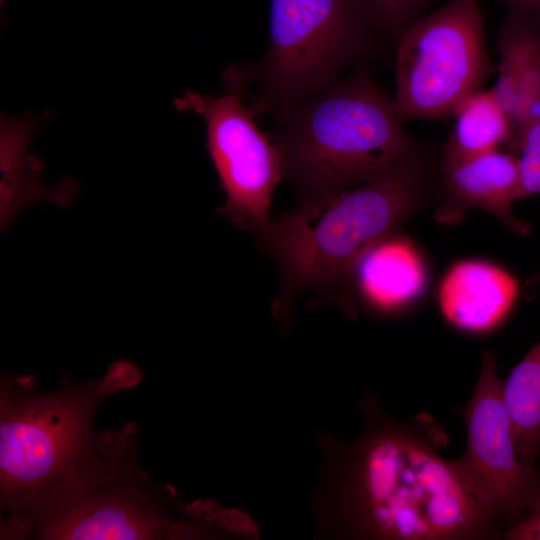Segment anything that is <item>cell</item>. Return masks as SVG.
Here are the masks:
<instances>
[{"mask_svg": "<svg viewBox=\"0 0 540 540\" xmlns=\"http://www.w3.org/2000/svg\"><path fill=\"white\" fill-rule=\"evenodd\" d=\"M502 383L494 355L484 351L476 389L463 410L466 450L453 461L503 535L540 500V467L516 450Z\"/></svg>", "mask_w": 540, "mask_h": 540, "instance_id": "9c48e42d", "label": "cell"}, {"mask_svg": "<svg viewBox=\"0 0 540 540\" xmlns=\"http://www.w3.org/2000/svg\"><path fill=\"white\" fill-rule=\"evenodd\" d=\"M395 43L392 99L404 121L451 117L492 72L481 0H450L413 22Z\"/></svg>", "mask_w": 540, "mask_h": 540, "instance_id": "52a82bcc", "label": "cell"}, {"mask_svg": "<svg viewBox=\"0 0 540 540\" xmlns=\"http://www.w3.org/2000/svg\"><path fill=\"white\" fill-rule=\"evenodd\" d=\"M508 151L517 158L526 198L540 194V119L526 126Z\"/></svg>", "mask_w": 540, "mask_h": 540, "instance_id": "ac0fdd59", "label": "cell"}, {"mask_svg": "<svg viewBox=\"0 0 540 540\" xmlns=\"http://www.w3.org/2000/svg\"><path fill=\"white\" fill-rule=\"evenodd\" d=\"M139 427L90 432L50 485L1 510L0 539L169 540L206 538L213 526L190 515L171 485L138 461Z\"/></svg>", "mask_w": 540, "mask_h": 540, "instance_id": "7a4b0ae2", "label": "cell"}, {"mask_svg": "<svg viewBox=\"0 0 540 540\" xmlns=\"http://www.w3.org/2000/svg\"><path fill=\"white\" fill-rule=\"evenodd\" d=\"M440 173L443 195L434 213L438 223L458 224L469 209L478 208L512 232L529 234V224L512 210L517 200L526 198L514 154L496 149L466 158L440 155Z\"/></svg>", "mask_w": 540, "mask_h": 540, "instance_id": "30bf717a", "label": "cell"}, {"mask_svg": "<svg viewBox=\"0 0 540 540\" xmlns=\"http://www.w3.org/2000/svg\"><path fill=\"white\" fill-rule=\"evenodd\" d=\"M427 269L410 239L394 232L371 246L358 260L350 280L357 308L362 303L380 314L407 308L423 293Z\"/></svg>", "mask_w": 540, "mask_h": 540, "instance_id": "7c38bea8", "label": "cell"}, {"mask_svg": "<svg viewBox=\"0 0 540 540\" xmlns=\"http://www.w3.org/2000/svg\"><path fill=\"white\" fill-rule=\"evenodd\" d=\"M454 119L449 141L441 155L466 158L509 147L513 139L510 117L492 89H479L465 97L451 115Z\"/></svg>", "mask_w": 540, "mask_h": 540, "instance_id": "9a60e30c", "label": "cell"}, {"mask_svg": "<svg viewBox=\"0 0 540 540\" xmlns=\"http://www.w3.org/2000/svg\"><path fill=\"white\" fill-rule=\"evenodd\" d=\"M273 116L270 135L284 178L300 197L370 182L423 149L405 129L393 99L365 71Z\"/></svg>", "mask_w": 540, "mask_h": 540, "instance_id": "277c9868", "label": "cell"}, {"mask_svg": "<svg viewBox=\"0 0 540 540\" xmlns=\"http://www.w3.org/2000/svg\"><path fill=\"white\" fill-rule=\"evenodd\" d=\"M364 429L351 442L329 434L315 497L320 532L357 539H494L502 531L457 471L441 457L442 431L431 421L391 418L362 402Z\"/></svg>", "mask_w": 540, "mask_h": 540, "instance_id": "6da1fadb", "label": "cell"}, {"mask_svg": "<svg viewBox=\"0 0 540 540\" xmlns=\"http://www.w3.org/2000/svg\"><path fill=\"white\" fill-rule=\"evenodd\" d=\"M509 540H540V500L516 525L504 531Z\"/></svg>", "mask_w": 540, "mask_h": 540, "instance_id": "d6986e66", "label": "cell"}, {"mask_svg": "<svg viewBox=\"0 0 540 540\" xmlns=\"http://www.w3.org/2000/svg\"><path fill=\"white\" fill-rule=\"evenodd\" d=\"M518 291V280L506 270L481 260H465L448 270L438 300L442 314L453 326L486 333L506 318Z\"/></svg>", "mask_w": 540, "mask_h": 540, "instance_id": "4fadbf2b", "label": "cell"}, {"mask_svg": "<svg viewBox=\"0 0 540 540\" xmlns=\"http://www.w3.org/2000/svg\"><path fill=\"white\" fill-rule=\"evenodd\" d=\"M382 41L357 0H271L266 54L229 67L225 88L242 94L256 117L273 114L336 82Z\"/></svg>", "mask_w": 540, "mask_h": 540, "instance_id": "5b68a950", "label": "cell"}, {"mask_svg": "<svg viewBox=\"0 0 540 540\" xmlns=\"http://www.w3.org/2000/svg\"><path fill=\"white\" fill-rule=\"evenodd\" d=\"M39 121L34 117H2L1 121V226L6 227L27 204L48 200L67 205L74 197L76 183L64 182L50 189L40 179L42 165L27 146Z\"/></svg>", "mask_w": 540, "mask_h": 540, "instance_id": "5bb4252c", "label": "cell"}, {"mask_svg": "<svg viewBox=\"0 0 540 540\" xmlns=\"http://www.w3.org/2000/svg\"><path fill=\"white\" fill-rule=\"evenodd\" d=\"M499 64L491 88L519 133L540 119V11L508 8L498 37Z\"/></svg>", "mask_w": 540, "mask_h": 540, "instance_id": "8fae6325", "label": "cell"}, {"mask_svg": "<svg viewBox=\"0 0 540 540\" xmlns=\"http://www.w3.org/2000/svg\"><path fill=\"white\" fill-rule=\"evenodd\" d=\"M516 450L523 459L540 452V341L502 383Z\"/></svg>", "mask_w": 540, "mask_h": 540, "instance_id": "2e32d148", "label": "cell"}, {"mask_svg": "<svg viewBox=\"0 0 540 540\" xmlns=\"http://www.w3.org/2000/svg\"><path fill=\"white\" fill-rule=\"evenodd\" d=\"M226 91L219 97L188 91L174 105L205 121L209 155L226 194L219 214L258 238L272 223L269 208L272 192L284 178L283 163L244 97Z\"/></svg>", "mask_w": 540, "mask_h": 540, "instance_id": "ba28073f", "label": "cell"}, {"mask_svg": "<svg viewBox=\"0 0 540 540\" xmlns=\"http://www.w3.org/2000/svg\"><path fill=\"white\" fill-rule=\"evenodd\" d=\"M140 367L113 362L106 373L77 383L68 376L54 392L38 389L33 375L0 379V508L50 485L94 429L107 397L137 386Z\"/></svg>", "mask_w": 540, "mask_h": 540, "instance_id": "8992f818", "label": "cell"}, {"mask_svg": "<svg viewBox=\"0 0 540 540\" xmlns=\"http://www.w3.org/2000/svg\"><path fill=\"white\" fill-rule=\"evenodd\" d=\"M367 20L383 40L396 42L423 16L430 0H357Z\"/></svg>", "mask_w": 540, "mask_h": 540, "instance_id": "e0dca14e", "label": "cell"}, {"mask_svg": "<svg viewBox=\"0 0 540 540\" xmlns=\"http://www.w3.org/2000/svg\"><path fill=\"white\" fill-rule=\"evenodd\" d=\"M1 2H2V0H1Z\"/></svg>", "mask_w": 540, "mask_h": 540, "instance_id": "44dd1931", "label": "cell"}, {"mask_svg": "<svg viewBox=\"0 0 540 540\" xmlns=\"http://www.w3.org/2000/svg\"><path fill=\"white\" fill-rule=\"evenodd\" d=\"M442 195L440 156L423 148L370 182L300 197L257 238L281 274L273 311L286 318L295 297L315 289L353 316L350 280L358 260Z\"/></svg>", "mask_w": 540, "mask_h": 540, "instance_id": "3957f363", "label": "cell"}, {"mask_svg": "<svg viewBox=\"0 0 540 540\" xmlns=\"http://www.w3.org/2000/svg\"><path fill=\"white\" fill-rule=\"evenodd\" d=\"M507 8H525L540 11V0H501Z\"/></svg>", "mask_w": 540, "mask_h": 540, "instance_id": "ffe728a7", "label": "cell"}]
</instances>
